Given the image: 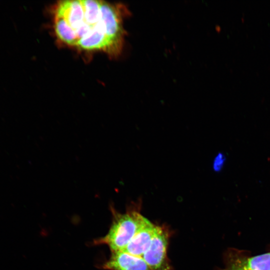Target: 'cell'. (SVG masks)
Here are the masks:
<instances>
[{
    "label": "cell",
    "mask_w": 270,
    "mask_h": 270,
    "mask_svg": "<svg viewBox=\"0 0 270 270\" xmlns=\"http://www.w3.org/2000/svg\"><path fill=\"white\" fill-rule=\"evenodd\" d=\"M54 30L58 40L67 45L75 46L76 37L64 18L54 14Z\"/></svg>",
    "instance_id": "obj_7"
},
{
    "label": "cell",
    "mask_w": 270,
    "mask_h": 270,
    "mask_svg": "<svg viewBox=\"0 0 270 270\" xmlns=\"http://www.w3.org/2000/svg\"><path fill=\"white\" fill-rule=\"evenodd\" d=\"M102 268L108 270H152L142 257L123 251L112 252Z\"/></svg>",
    "instance_id": "obj_5"
},
{
    "label": "cell",
    "mask_w": 270,
    "mask_h": 270,
    "mask_svg": "<svg viewBox=\"0 0 270 270\" xmlns=\"http://www.w3.org/2000/svg\"><path fill=\"white\" fill-rule=\"evenodd\" d=\"M100 12L106 36L118 56L122 52L126 34L123 19L129 12L124 4L104 1H100Z\"/></svg>",
    "instance_id": "obj_2"
},
{
    "label": "cell",
    "mask_w": 270,
    "mask_h": 270,
    "mask_svg": "<svg viewBox=\"0 0 270 270\" xmlns=\"http://www.w3.org/2000/svg\"><path fill=\"white\" fill-rule=\"evenodd\" d=\"M222 270H270V252L252 256L230 255Z\"/></svg>",
    "instance_id": "obj_4"
},
{
    "label": "cell",
    "mask_w": 270,
    "mask_h": 270,
    "mask_svg": "<svg viewBox=\"0 0 270 270\" xmlns=\"http://www.w3.org/2000/svg\"><path fill=\"white\" fill-rule=\"evenodd\" d=\"M130 206L124 214L110 206L113 219L108 233L94 240L95 244L107 245L111 252L122 251L136 233L148 220L142 216L138 208Z\"/></svg>",
    "instance_id": "obj_1"
},
{
    "label": "cell",
    "mask_w": 270,
    "mask_h": 270,
    "mask_svg": "<svg viewBox=\"0 0 270 270\" xmlns=\"http://www.w3.org/2000/svg\"><path fill=\"white\" fill-rule=\"evenodd\" d=\"M157 228L149 220L136 233L122 250L132 255L142 257L148 248Z\"/></svg>",
    "instance_id": "obj_6"
},
{
    "label": "cell",
    "mask_w": 270,
    "mask_h": 270,
    "mask_svg": "<svg viewBox=\"0 0 270 270\" xmlns=\"http://www.w3.org/2000/svg\"><path fill=\"white\" fill-rule=\"evenodd\" d=\"M226 160L225 156L222 153H219L215 158L213 168L214 171H220L224 163Z\"/></svg>",
    "instance_id": "obj_8"
},
{
    "label": "cell",
    "mask_w": 270,
    "mask_h": 270,
    "mask_svg": "<svg viewBox=\"0 0 270 270\" xmlns=\"http://www.w3.org/2000/svg\"><path fill=\"white\" fill-rule=\"evenodd\" d=\"M168 240L166 230L157 226L151 242L142 256L152 270H171L167 256Z\"/></svg>",
    "instance_id": "obj_3"
}]
</instances>
